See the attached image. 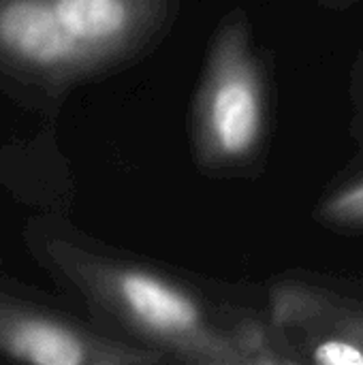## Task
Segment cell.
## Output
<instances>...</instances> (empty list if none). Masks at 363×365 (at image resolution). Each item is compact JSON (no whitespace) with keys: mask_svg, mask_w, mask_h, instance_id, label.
Here are the masks:
<instances>
[{"mask_svg":"<svg viewBox=\"0 0 363 365\" xmlns=\"http://www.w3.org/2000/svg\"><path fill=\"white\" fill-rule=\"evenodd\" d=\"M143 6V0H0V62L28 75H79L137 38Z\"/></svg>","mask_w":363,"mask_h":365,"instance_id":"6da1fadb","label":"cell"},{"mask_svg":"<svg viewBox=\"0 0 363 365\" xmlns=\"http://www.w3.org/2000/svg\"><path fill=\"white\" fill-rule=\"evenodd\" d=\"M265 105L257 62L242 26L218 38L199 96V139L210 160L235 163L255 152L263 135Z\"/></svg>","mask_w":363,"mask_h":365,"instance_id":"7a4b0ae2","label":"cell"},{"mask_svg":"<svg viewBox=\"0 0 363 365\" xmlns=\"http://www.w3.org/2000/svg\"><path fill=\"white\" fill-rule=\"evenodd\" d=\"M101 291L126 321L156 340L208 359H227V346L212 336L197 302L169 280L143 269H107Z\"/></svg>","mask_w":363,"mask_h":365,"instance_id":"3957f363","label":"cell"},{"mask_svg":"<svg viewBox=\"0 0 363 365\" xmlns=\"http://www.w3.org/2000/svg\"><path fill=\"white\" fill-rule=\"evenodd\" d=\"M0 351L39 365H81L103 361L98 346L45 314L0 304Z\"/></svg>","mask_w":363,"mask_h":365,"instance_id":"277c9868","label":"cell"},{"mask_svg":"<svg viewBox=\"0 0 363 365\" xmlns=\"http://www.w3.org/2000/svg\"><path fill=\"white\" fill-rule=\"evenodd\" d=\"M323 216L338 225H363V180L336 192L325 203Z\"/></svg>","mask_w":363,"mask_h":365,"instance_id":"5b68a950","label":"cell"},{"mask_svg":"<svg viewBox=\"0 0 363 365\" xmlns=\"http://www.w3.org/2000/svg\"><path fill=\"white\" fill-rule=\"evenodd\" d=\"M312 359L325 365H363V346L344 338H329L315 346Z\"/></svg>","mask_w":363,"mask_h":365,"instance_id":"8992f818","label":"cell"}]
</instances>
